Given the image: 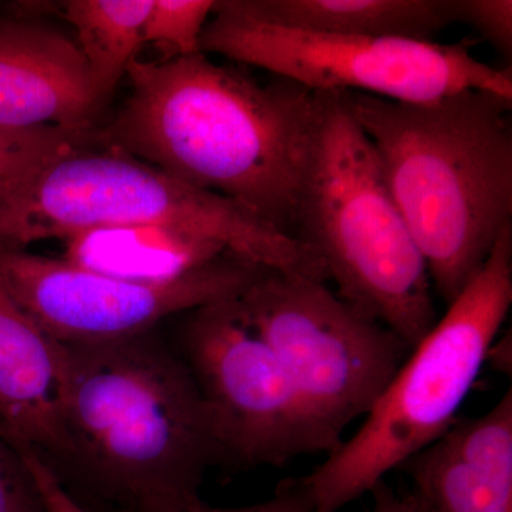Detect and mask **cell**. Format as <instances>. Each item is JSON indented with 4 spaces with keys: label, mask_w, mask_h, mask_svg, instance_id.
Here are the masks:
<instances>
[{
    "label": "cell",
    "mask_w": 512,
    "mask_h": 512,
    "mask_svg": "<svg viewBox=\"0 0 512 512\" xmlns=\"http://www.w3.org/2000/svg\"><path fill=\"white\" fill-rule=\"evenodd\" d=\"M126 74L131 93L104 146L237 202L295 238L318 92L281 77L261 84L204 53L134 59Z\"/></svg>",
    "instance_id": "1"
},
{
    "label": "cell",
    "mask_w": 512,
    "mask_h": 512,
    "mask_svg": "<svg viewBox=\"0 0 512 512\" xmlns=\"http://www.w3.org/2000/svg\"><path fill=\"white\" fill-rule=\"evenodd\" d=\"M346 96L431 286L451 305L512 224V100L477 90L430 103Z\"/></svg>",
    "instance_id": "2"
},
{
    "label": "cell",
    "mask_w": 512,
    "mask_h": 512,
    "mask_svg": "<svg viewBox=\"0 0 512 512\" xmlns=\"http://www.w3.org/2000/svg\"><path fill=\"white\" fill-rule=\"evenodd\" d=\"M63 349L67 476L123 512L198 494L224 456L181 356L154 330Z\"/></svg>",
    "instance_id": "3"
},
{
    "label": "cell",
    "mask_w": 512,
    "mask_h": 512,
    "mask_svg": "<svg viewBox=\"0 0 512 512\" xmlns=\"http://www.w3.org/2000/svg\"><path fill=\"white\" fill-rule=\"evenodd\" d=\"M318 93L295 238L342 301L413 349L439 320L427 266L346 92Z\"/></svg>",
    "instance_id": "4"
},
{
    "label": "cell",
    "mask_w": 512,
    "mask_h": 512,
    "mask_svg": "<svg viewBox=\"0 0 512 512\" xmlns=\"http://www.w3.org/2000/svg\"><path fill=\"white\" fill-rule=\"evenodd\" d=\"M119 225L180 229L262 268L326 281L299 239L254 212L116 148L94 150L90 141L43 161L0 195V248Z\"/></svg>",
    "instance_id": "5"
},
{
    "label": "cell",
    "mask_w": 512,
    "mask_h": 512,
    "mask_svg": "<svg viewBox=\"0 0 512 512\" xmlns=\"http://www.w3.org/2000/svg\"><path fill=\"white\" fill-rule=\"evenodd\" d=\"M511 305L512 224L446 315L414 346L359 430L299 478L312 512H339L450 429Z\"/></svg>",
    "instance_id": "6"
},
{
    "label": "cell",
    "mask_w": 512,
    "mask_h": 512,
    "mask_svg": "<svg viewBox=\"0 0 512 512\" xmlns=\"http://www.w3.org/2000/svg\"><path fill=\"white\" fill-rule=\"evenodd\" d=\"M238 302L274 350L328 454L413 350L320 279L268 269Z\"/></svg>",
    "instance_id": "7"
},
{
    "label": "cell",
    "mask_w": 512,
    "mask_h": 512,
    "mask_svg": "<svg viewBox=\"0 0 512 512\" xmlns=\"http://www.w3.org/2000/svg\"><path fill=\"white\" fill-rule=\"evenodd\" d=\"M201 53L259 67L313 92H352L430 103L477 90L512 100L511 66L498 69L471 53V42L441 45L299 32L215 10Z\"/></svg>",
    "instance_id": "8"
},
{
    "label": "cell",
    "mask_w": 512,
    "mask_h": 512,
    "mask_svg": "<svg viewBox=\"0 0 512 512\" xmlns=\"http://www.w3.org/2000/svg\"><path fill=\"white\" fill-rule=\"evenodd\" d=\"M238 298L188 312L181 332L180 356L224 461L284 466L305 454L326 453L284 367L245 318Z\"/></svg>",
    "instance_id": "9"
},
{
    "label": "cell",
    "mask_w": 512,
    "mask_h": 512,
    "mask_svg": "<svg viewBox=\"0 0 512 512\" xmlns=\"http://www.w3.org/2000/svg\"><path fill=\"white\" fill-rule=\"evenodd\" d=\"M265 271L227 255L170 284L143 285L63 258L0 248V286L62 345H100L153 332L168 316L238 298Z\"/></svg>",
    "instance_id": "10"
},
{
    "label": "cell",
    "mask_w": 512,
    "mask_h": 512,
    "mask_svg": "<svg viewBox=\"0 0 512 512\" xmlns=\"http://www.w3.org/2000/svg\"><path fill=\"white\" fill-rule=\"evenodd\" d=\"M104 101L76 42L26 18H0V124L86 133Z\"/></svg>",
    "instance_id": "11"
},
{
    "label": "cell",
    "mask_w": 512,
    "mask_h": 512,
    "mask_svg": "<svg viewBox=\"0 0 512 512\" xmlns=\"http://www.w3.org/2000/svg\"><path fill=\"white\" fill-rule=\"evenodd\" d=\"M64 349L0 286V436L42 457L57 476L69 468L62 419Z\"/></svg>",
    "instance_id": "12"
},
{
    "label": "cell",
    "mask_w": 512,
    "mask_h": 512,
    "mask_svg": "<svg viewBox=\"0 0 512 512\" xmlns=\"http://www.w3.org/2000/svg\"><path fill=\"white\" fill-rule=\"evenodd\" d=\"M399 470L433 512H512V392L483 416L457 419Z\"/></svg>",
    "instance_id": "13"
},
{
    "label": "cell",
    "mask_w": 512,
    "mask_h": 512,
    "mask_svg": "<svg viewBox=\"0 0 512 512\" xmlns=\"http://www.w3.org/2000/svg\"><path fill=\"white\" fill-rule=\"evenodd\" d=\"M214 9L299 32L419 42L458 23V0H222Z\"/></svg>",
    "instance_id": "14"
},
{
    "label": "cell",
    "mask_w": 512,
    "mask_h": 512,
    "mask_svg": "<svg viewBox=\"0 0 512 512\" xmlns=\"http://www.w3.org/2000/svg\"><path fill=\"white\" fill-rule=\"evenodd\" d=\"M63 242L66 261L143 285L170 284L234 255L214 239L160 225L86 229Z\"/></svg>",
    "instance_id": "15"
},
{
    "label": "cell",
    "mask_w": 512,
    "mask_h": 512,
    "mask_svg": "<svg viewBox=\"0 0 512 512\" xmlns=\"http://www.w3.org/2000/svg\"><path fill=\"white\" fill-rule=\"evenodd\" d=\"M153 0H69L64 19L76 32L77 47L86 60L100 99L116 89L128 66L137 59L143 28Z\"/></svg>",
    "instance_id": "16"
},
{
    "label": "cell",
    "mask_w": 512,
    "mask_h": 512,
    "mask_svg": "<svg viewBox=\"0 0 512 512\" xmlns=\"http://www.w3.org/2000/svg\"><path fill=\"white\" fill-rule=\"evenodd\" d=\"M214 5L212 0H153L144 22L143 42L160 47L164 60L198 55Z\"/></svg>",
    "instance_id": "17"
},
{
    "label": "cell",
    "mask_w": 512,
    "mask_h": 512,
    "mask_svg": "<svg viewBox=\"0 0 512 512\" xmlns=\"http://www.w3.org/2000/svg\"><path fill=\"white\" fill-rule=\"evenodd\" d=\"M92 138V131L77 133L50 127L18 130L0 124V195L43 161Z\"/></svg>",
    "instance_id": "18"
},
{
    "label": "cell",
    "mask_w": 512,
    "mask_h": 512,
    "mask_svg": "<svg viewBox=\"0 0 512 512\" xmlns=\"http://www.w3.org/2000/svg\"><path fill=\"white\" fill-rule=\"evenodd\" d=\"M311 498L299 478L282 481L276 488L274 497L264 503L248 507H214L201 500L200 494L185 495L173 500L141 505L130 512H312Z\"/></svg>",
    "instance_id": "19"
},
{
    "label": "cell",
    "mask_w": 512,
    "mask_h": 512,
    "mask_svg": "<svg viewBox=\"0 0 512 512\" xmlns=\"http://www.w3.org/2000/svg\"><path fill=\"white\" fill-rule=\"evenodd\" d=\"M458 23L471 26L500 55L511 59V0H458Z\"/></svg>",
    "instance_id": "20"
},
{
    "label": "cell",
    "mask_w": 512,
    "mask_h": 512,
    "mask_svg": "<svg viewBox=\"0 0 512 512\" xmlns=\"http://www.w3.org/2000/svg\"><path fill=\"white\" fill-rule=\"evenodd\" d=\"M0 512H45L28 468L0 436Z\"/></svg>",
    "instance_id": "21"
},
{
    "label": "cell",
    "mask_w": 512,
    "mask_h": 512,
    "mask_svg": "<svg viewBox=\"0 0 512 512\" xmlns=\"http://www.w3.org/2000/svg\"><path fill=\"white\" fill-rule=\"evenodd\" d=\"M18 453L28 468L45 512H87L79 501L74 500L66 485L42 457L29 450Z\"/></svg>",
    "instance_id": "22"
},
{
    "label": "cell",
    "mask_w": 512,
    "mask_h": 512,
    "mask_svg": "<svg viewBox=\"0 0 512 512\" xmlns=\"http://www.w3.org/2000/svg\"><path fill=\"white\" fill-rule=\"evenodd\" d=\"M373 508L370 512H423L417 495L394 490L386 481H380L370 490Z\"/></svg>",
    "instance_id": "23"
},
{
    "label": "cell",
    "mask_w": 512,
    "mask_h": 512,
    "mask_svg": "<svg viewBox=\"0 0 512 512\" xmlns=\"http://www.w3.org/2000/svg\"><path fill=\"white\" fill-rule=\"evenodd\" d=\"M420 504H421V501H420ZM421 510H423V512H433L430 510V508H427L426 505H423V504H421Z\"/></svg>",
    "instance_id": "24"
}]
</instances>
